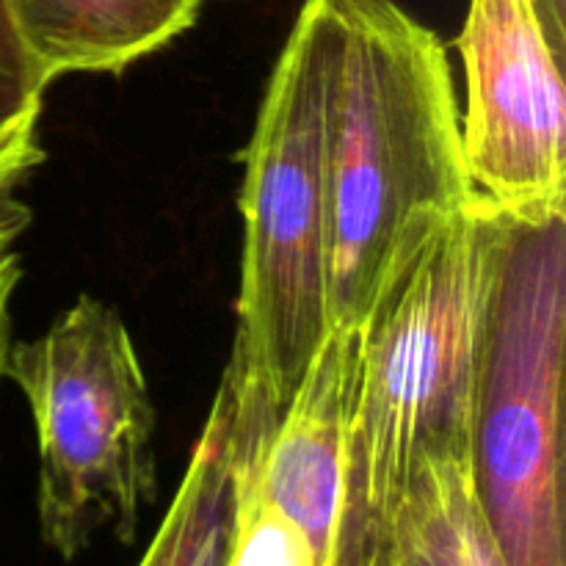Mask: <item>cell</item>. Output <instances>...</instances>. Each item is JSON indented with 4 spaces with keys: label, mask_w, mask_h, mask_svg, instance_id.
I'll return each mask as SVG.
<instances>
[{
    "label": "cell",
    "mask_w": 566,
    "mask_h": 566,
    "mask_svg": "<svg viewBox=\"0 0 566 566\" xmlns=\"http://www.w3.org/2000/svg\"><path fill=\"white\" fill-rule=\"evenodd\" d=\"M329 329H359L479 199L446 44L392 0H335Z\"/></svg>",
    "instance_id": "cell-1"
},
{
    "label": "cell",
    "mask_w": 566,
    "mask_h": 566,
    "mask_svg": "<svg viewBox=\"0 0 566 566\" xmlns=\"http://www.w3.org/2000/svg\"><path fill=\"white\" fill-rule=\"evenodd\" d=\"M335 0H304L243 153L238 332L227 368L282 412L329 335V88Z\"/></svg>",
    "instance_id": "cell-2"
},
{
    "label": "cell",
    "mask_w": 566,
    "mask_h": 566,
    "mask_svg": "<svg viewBox=\"0 0 566 566\" xmlns=\"http://www.w3.org/2000/svg\"><path fill=\"white\" fill-rule=\"evenodd\" d=\"M566 213L492 208L470 359L468 453L509 566H566Z\"/></svg>",
    "instance_id": "cell-3"
},
{
    "label": "cell",
    "mask_w": 566,
    "mask_h": 566,
    "mask_svg": "<svg viewBox=\"0 0 566 566\" xmlns=\"http://www.w3.org/2000/svg\"><path fill=\"white\" fill-rule=\"evenodd\" d=\"M492 205L475 199L359 326L348 409L346 564L415 459L468 451L470 359Z\"/></svg>",
    "instance_id": "cell-4"
},
{
    "label": "cell",
    "mask_w": 566,
    "mask_h": 566,
    "mask_svg": "<svg viewBox=\"0 0 566 566\" xmlns=\"http://www.w3.org/2000/svg\"><path fill=\"white\" fill-rule=\"evenodd\" d=\"M6 376L36 429L44 545L66 562L103 528L130 545L158 486L155 409L116 310L81 296L36 340L11 343Z\"/></svg>",
    "instance_id": "cell-5"
},
{
    "label": "cell",
    "mask_w": 566,
    "mask_h": 566,
    "mask_svg": "<svg viewBox=\"0 0 566 566\" xmlns=\"http://www.w3.org/2000/svg\"><path fill=\"white\" fill-rule=\"evenodd\" d=\"M457 48L468 83L462 153L475 193L512 219L564 216V61L534 0H470Z\"/></svg>",
    "instance_id": "cell-6"
},
{
    "label": "cell",
    "mask_w": 566,
    "mask_h": 566,
    "mask_svg": "<svg viewBox=\"0 0 566 566\" xmlns=\"http://www.w3.org/2000/svg\"><path fill=\"white\" fill-rule=\"evenodd\" d=\"M346 566H509L475 495L470 453H420Z\"/></svg>",
    "instance_id": "cell-7"
},
{
    "label": "cell",
    "mask_w": 566,
    "mask_h": 566,
    "mask_svg": "<svg viewBox=\"0 0 566 566\" xmlns=\"http://www.w3.org/2000/svg\"><path fill=\"white\" fill-rule=\"evenodd\" d=\"M208 0H6L44 83L119 75L193 28Z\"/></svg>",
    "instance_id": "cell-8"
},
{
    "label": "cell",
    "mask_w": 566,
    "mask_h": 566,
    "mask_svg": "<svg viewBox=\"0 0 566 566\" xmlns=\"http://www.w3.org/2000/svg\"><path fill=\"white\" fill-rule=\"evenodd\" d=\"M232 420L235 385L224 370L175 501L138 566H224L232 512Z\"/></svg>",
    "instance_id": "cell-9"
},
{
    "label": "cell",
    "mask_w": 566,
    "mask_h": 566,
    "mask_svg": "<svg viewBox=\"0 0 566 566\" xmlns=\"http://www.w3.org/2000/svg\"><path fill=\"white\" fill-rule=\"evenodd\" d=\"M39 116L42 105L25 111L0 130V249H11L33 221L31 208L17 197V191L44 164Z\"/></svg>",
    "instance_id": "cell-10"
},
{
    "label": "cell",
    "mask_w": 566,
    "mask_h": 566,
    "mask_svg": "<svg viewBox=\"0 0 566 566\" xmlns=\"http://www.w3.org/2000/svg\"><path fill=\"white\" fill-rule=\"evenodd\" d=\"M44 88L48 83L39 75L9 6L0 0V130L25 111L42 105Z\"/></svg>",
    "instance_id": "cell-11"
},
{
    "label": "cell",
    "mask_w": 566,
    "mask_h": 566,
    "mask_svg": "<svg viewBox=\"0 0 566 566\" xmlns=\"http://www.w3.org/2000/svg\"><path fill=\"white\" fill-rule=\"evenodd\" d=\"M22 280V263L17 252L0 249V379L6 376V363H9L11 348V298H14L17 285Z\"/></svg>",
    "instance_id": "cell-12"
},
{
    "label": "cell",
    "mask_w": 566,
    "mask_h": 566,
    "mask_svg": "<svg viewBox=\"0 0 566 566\" xmlns=\"http://www.w3.org/2000/svg\"><path fill=\"white\" fill-rule=\"evenodd\" d=\"M539 20L545 25L547 39L558 59H566V0H534Z\"/></svg>",
    "instance_id": "cell-13"
}]
</instances>
